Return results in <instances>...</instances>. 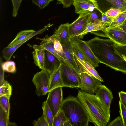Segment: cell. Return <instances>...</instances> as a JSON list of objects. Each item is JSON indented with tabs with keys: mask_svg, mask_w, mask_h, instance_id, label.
Listing matches in <instances>:
<instances>
[{
	"mask_svg": "<svg viewBox=\"0 0 126 126\" xmlns=\"http://www.w3.org/2000/svg\"><path fill=\"white\" fill-rule=\"evenodd\" d=\"M85 42L100 63L126 74V62L115 53L110 39L96 37Z\"/></svg>",
	"mask_w": 126,
	"mask_h": 126,
	"instance_id": "obj_1",
	"label": "cell"
},
{
	"mask_svg": "<svg viewBox=\"0 0 126 126\" xmlns=\"http://www.w3.org/2000/svg\"><path fill=\"white\" fill-rule=\"evenodd\" d=\"M82 103L89 117V122L96 126H105L110 117L99 99L94 94L79 90L77 97Z\"/></svg>",
	"mask_w": 126,
	"mask_h": 126,
	"instance_id": "obj_2",
	"label": "cell"
},
{
	"mask_svg": "<svg viewBox=\"0 0 126 126\" xmlns=\"http://www.w3.org/2000/svg\"><path fill=\"white\" fill-rule=\"evenodd\" d=\"M61 109L72 126H87L89 117L77 97L70 96L63 100Z\"/></svg>",
	"mask_w": 126,
	"mask_h": 126,
	"instance_id": "obj_3",
	"label": "cell"
},
{
	"mask_svg": "<svg viewBox=\"0 0 126 126\" xmlns=\"http://www.w3.org/2000/svg\"><path fill=\"white\" fill-rule=\"evenodd\" d=\"M60 71L63 87L79 88L80 79L79 74L76 71L63 62L61 63Z\"/></svg>",
	"mask_w": 126,
	"mask_h": 126,
	"instance_id": "obj_4",
	"label": "cell"
},
{
	"mask_svg": "<svg viewBox=\"0 0 126 126\" xmlns=\"http://www.w3.org/2000/svg\"><path fill=\"white\" fill-rule=\"evenodd\" d=\"M50 74L43 69L34 74L32 82L36 88V93L38 97L46 95L48 93Z\"/></svg>",
	"mask_w": 126,
	"mask_h": 126,
	"instance_id": "obj_5",
	"label": "cell"
},
{
	"mask_svg": "<svg viewBox=\"0 0 126 126\" xmlns=\"http://www.w3.org/2000/svg\"><path fill=\"white\" fill-rule=\"evenodd\" d=\"M91 12L84 13L79 14L78 18L69 26V32L71 39L75 37H79L86 29L90 23Z\"/></svg>",
	"mask_w": 126,
	"mask_h": 126,
	"instance_id": "obj_6",
	"label": "cell"
},
{
	"mask_svg": "<svg viewBox=\"0 0 126 126\" xmlns=\"http://www.w3.org/2000/svg\"><path fill=\"white\" fill-rule=\"evenodd\" d=\"M63 98L62 87L56 88L48 92L46 102L51 110L54 117L61 109Z\"/></svg>",
	"mask_w": 126,
	"mask_h": 126,
	"instance_id": "obj_7",
	"label": "cell"
},
{
	"mask_svg": "<svg viewBox=\"0 0 126 126\" xmlns=\"http://www.w3.org/2000/svg\"><path fill=\"white\" fill-rule=\"evenodd\" d=\"M81 83L79 88L90 94H94L102 85L101 82L95 77L81 72L79 74Z\"/></svg>",
	"mask_w": 126,
	"mask_h": 126,
	"instance_id": "obj_8",
	"label": "cell"
},
{
	"mask_svg": "<svg viewBox=\"0 0 126 126\" xmlns=\"http://www.w3.org/2000/svg\"><path fill=\"white\" fill-rule=\"evenodd\" d=\"M103 32V37L110 39L115 44L126 45V32L119 26L110 28L107 27Z\"/></svg>",
	"mask_w": 126,
	"mask_h": 126,
	"instance_id": "obj_9",
	"label": "cell"
},
{
	"mask_svg": "<svg viewBox=\"0 0 126 126\" xmlns=\"http://www.w3.org/2000/svg\"><path fill=\"white\" fill-rule=\"evenodd\" d=\"M71 40L75 42L79 47L85 57L86 61L91 64L94 68L99 66V62L94 56L88 45L78 36L75 37Z\"/></svg>",
	"mask_w": 126,
	"mask_h": 126,
	"instance_id": "obj_10",
	"label": "cell"
},
{
	"mask_svg": "<svg viewBox=\"0 0 126 126\" xmlns=\"http://www.w3.org/2000/svg\"><path fill=\"white\" fill-rule=\"evenodd\" d=\"M95 93L108 112L110 113V105L113 98L112 92L106 86L102 85Z\"/></svg>",
	"mask_w": 126,
	"mask_h": 126,
	"instance_id": "obj_11",
	"label": "cell"
},
{
	"mask_svg": "<svg viewBox=\"0 0 126 126\" xmlns=\"http://www.w3.org/2000/svg\"><path fill=\"white\" fill-rule=\"evenodd\" d=\"M44 69L48 71L50 75L60 65L62 61L57 57L46 50H45Z\"/></svg>",
	"mask_w": 126,
	"mask_h": 126,
	"instance_id": "obj_12",
	"label": "cell"
},
{
	"mask_svg": "<svg viewBox=\"0 0 126 126\" xmlns=\"http://www.w3.org/2000/svg\"><path fill=\"white\" fill-rule=\"evenodd\" d=\"M74 56L80 73H85L91 76L94 77L102 82H103V79L91 64L86 61L82 60L76 56Z\"/></svg>",
	"mask_w": 126,
	"mask_h": 126,
	"instance_id": "obj_13",
	"label": "cell"
},
{
	"mask_svg": "<svg viewBox=\"0 0 126 126\" xmlns=\"http://www.w3.org/2000/svg\"><path fill=\"white\" fill-rule=\"evenodd\" d=\"M69 25L68 23L61 24L55 31L53 35L50 37L57 39L61 44L70 41L71 38L69 32Z\"/></svg>",
	"mask_w": 126,
	"mask_h": 126,
	"instance_id": "obj_14",
	"label": "cell"
},
{
	"mask_svg": "<svg viewBox=\"0 0 126 126\" xmlns=\"http://www.w3.org/2000/svg\"><path fill=\"white\" fill-rule=\"evenodd\" d=\"M73 4L75 8V13L80 14L86 12H91L97 9L94 3L90 0H74Z\"/></svg>",
	"mask_w": 126,
	"mask_h": 126,
	"instance_id": "obj_15",
	"label": "cell"
},
{
	"mask_svg": "<svg viewBox=\"0 0 126 126\" xmlns=\"http://www.w3.org/2000/svg\"><path fill=\"white\" fill-rule=\"evenodd\" d=\"M61 44L67 64L79 74L80 73V71L73 53L70 40L66 43Z\"/></svg>",
	"mask_w": 126,
	"mask_h": 126,
	"instance_id": "obj_16",
	"label": "cell"
},
{
	"mask_svg": "<svg viewBox=\"0 0 126 126\" xmlns=\"http://www.w3.org/2000/svg\"><path fill=\"white\" fill-rule=\"evenodd\" d=\"M45 31L44 28L34 33L28 38L19 43L10 47H6L2 51V57L7 61L9 60L15 52L22 45L32 37L36 35L41 33Z\"/></svg>",
	"mask_w": 126,
	"mask_h": 126,
	"instance_id": "obj_17",
	"label": "cell"
},
{
	"mask_svg": "<svg viewBox=\"0 0 126 126\" xmlns=\"http://www.w3.org/2000/svg\"><path fill=\"white\" fill-rule=\"evenodd\" d=\"M39 39L42 41L39 45H33L32 47L34 49L47 50L55 55L62 61L67 64L66 61L60 57L56 53L54 48L53 44L51 41L48 39L46 36L44 38H39Z\"/></svg>",
	"mask_w": 126,
	"mask_h": 126,
	"instance_id": "obj_18",
	"label": "cell"
},
{
	"mask_svg": "<svg viewBox=\"0 0 126 126\" xmlns=\"http://www.w3.org/2000/svg\"><path fill=\"white\" fill-rule=\"evenodd\" d=\"M108 26L107 24L103 23L100 19L93 23L90 22L88 23L86 29L79 37H82L89 32L92 33L99 31H102L103 32Z\"/></svg>",
	"mask_w": 126,
	"mask_h": 126,
	"instance_id": "obj_19",
	"label": "cell"
},
{
	"mask_svg": "<svg viewBox=\"0 0 126 126\" xmlns=\"http://www.w3.org/2000/svg\"><path fill=\"white\" fill-rule=\"evenodd\" d=\"M61 64L59 67L50 75L48 92L56 88L63 87L61 76Z\"/></svg>",
	"mask_w": 126,
	"mask_h": 126,
	"instance_id": "obj_20",
	"label": "cell"
},
{
	"mask_svg": "<svg viewBox=\"0 0 126 126\" xmlns=\"http://www.w3.org/2000/svg\"><path fill=\"white\" fill-rule=\"evenodd\" d=\"M36 32L33 30L21 31L17 34L12 41L8 44L7 47H10L19 43L26 39Z\"/></svg>",
	"mask_w": 126,
	"mask_h": 126,
	"instance_id": "obj_21",
	"label": "cell"
},
{
	"mask_svg": "<svg viewBox=\"0 0 126 126\" xmlns=\"http://www.w3.org/2000/svg\"><path fill=\"white\" fill-rule=\"evenodd\" d=\"M34 63L41 70L44 69L45 50L35 49L32 52Z\"/></svg>",
	"mask_w": 126,
	"mask_h": 126,
	"instance_id": "obj_22",
	"label": "cell"
},
{
	"mask_svg": "<svg viewBox=\"0 0 126 126\" xmlns=\"http://www.w3.org/2000/svg\"><path fill=\"white\" fill-rule=\"evenodd\" d=\"M46 36L53 43L54 49L57 54L66 62L62 45L60 41L57 39L48 37L47 35Z\"/></svg>",
	"mask_w": 126,
	"mask_h": 126,
	"instance_id": "obj_23",
	"label": "cell"
},
{
	"mask_svg": "<svg viewBox=\"0 0 126 126\" xmlns=\"http://www.w3.org/2000/svg\"><path fill=\"white\" fill-rule=\"evenodd\" d=\"M42 107L43 113L45 116L49 126H52L54 116L51 110L46 101L43 102Z\"/></svg>",
	"mask_w": 126,
	"mask_h": 126,
	"instance_id": "obj_24",
	"label": "cell"
},
{
	"mask_svg": "<svg viewBox=\"0 0 126 126\" xmlns=\"http://www.w3.org/2000/svg\"><path fill=\"white\" fill-rule=\"evenodd\" d=\"M67 120L63 111L60 109L54 117L52 126H63L64 123Z\"/></svg>",
	"mask_w": 126,
	"mask_h": 126,
	"instance_id": "obj_25",
	"label": "cell"
},
{
	"mask_svg": "<svg viewBox=\"0 0 126 126\" xmlns=\"http://www.w3.org/2000/svg\"><path fill=\"white\" fill-rule=\"evenodd\" d=\"M12 90L11 86L7 81L5 80L3 85L0 86V97L4 96L10 99Z\"/></svg>",
	"mask_w": 126,
	"mask_h": 126,
	"instance_id": "obj_26",
	"label": "cell"
},
{
	"mask_svg": "<svg viewBox=\"0 0 126 126\" xmlns=\"http://www.w3.org/2000/svg\"><path fill=\"white\" fill-rule=\"evenodd\" d=\"M0 66L4 71L14 73L16 71V64L13 61L8 60L0 63Z\"/></svg>",
	"mask_w": 126,
	"mask_h": 126,
	"instance_id": "obj_27",
	"label": "cell"
},
{
	"mask_svg": "<svg viewBox=\"0 0 126 126\" xmlns=\"http://www.w3.org/2000/svg\"><path fill=\"white\" fill-rule=\"evenodd\" d=\"M126 19V12H123L114 18L108 27L110 28L122 25Z\"/></svg>",
	"mask_w": 126,
	"mask_h": 126,
	"instance_id": "obj_28",
	"label": "cell"
},
{
	"mask_svg": "<svg viewBox=\"0 0 126 126\" xmlns=\"http://www.w3.org/2000/svg\"><path fill=\"white\" fill-rule=\"evenodd\" d=\"M113 46L115 53L126 62V45H120L114 43Z\"/></svg>",
	"mask_w": 126,
	"mask_h": 126,
	"instance_id": "obj_29",
	"label": "cell"
},
{
	"mask_svg": "<svg viewBox=\"0 0 126 126\" xmlns=\"http://www.w3.org/2000/svg\"><path fill=\"white\" fill-rule=\"evenodd\" d=\"M70 43L74 56L77 57L82 60L86 61L85 58L77 44L71 39Z\"/></svg>",
	"mask_w": 126,
	"mask_h": 126,
	"instance_id": "obj_30",
	"label": "cell"
},
{
	"mask_svg": "<svg viewBox=\"0 0 126 126\" xmlns=\"http://www.w3.org/2000/svg\"><path fill=\"white\" fill-rule=\"evenodd\" d=\"M9 99L4 96L0 97V107L9 116L10 110Z\"/></svg>",
	"mask_w": 126,
	"mask_h": 126,
	"instance_id": "obj_31",
	"label": "cell"
},
{
	"mask_svg": "<svg viewBox=\"0 0 126 126\" xmlns=\"http://www.w3.org/2000/svg\"><path fill=\"white\" fill-rule=\"evenodd\" d=\"M9 122V116L0 107V126H8Z\"/></svg>",
	"mask_w": 126,
	"mask_h": 126,
	"instance_id": "obj_32",
	"label": "cell"
},
{
	"mask_svg": "<svg viewBox=\"0 0 126 126\" xmlns=\"http://www.w3.org/2000/svg\"><path fill=\"white\" fill-rule=\"evenodd\" d=\"M119 106V113L123 121V126H126V106L120 100Z\"/></svg>",
	"mask_w": 126,
	"mask_h": 126,
	"instance_id": "obj_33",
	"label": "cell"
},
{
	"mask_svg": "<svg viewBox=\"0 0 126 126\" xmlns=\"http://www.w3.org/2000/svg\"><path fill=\"white\" fill-rule=\"evenodd\" d=\"M113 7L122 12H126V2L123 0H114L111 4Z\"/></svg>",
	"mask_w": 126,
	"mask_h": 126,
	"instance_id": "obj_34",
	"label": "cell"
},
{
	"mask_svg": "<svg viewBox=\"0 0 126 126\" xmlns=\"http://www.w3.org/2000/svg\"><path fill=\"white\" fill-rule=\"evenodd\" d=\"M123 12L118 9L112 7L107 10L104 13L107 16L114 19Z\"/></svg>",
	"mask_w": 126,
	"mask_h": 126,
	"instance_id": "obj_35",
	"label": "cell"
},
{
	"mask_svg": "<svg viewBox=\"0 0 126 126\" xmlns=\"http://www.w3.org/2000/svg\"><path fill=\"white\" fill-rule=\"evenodd\" d=\"M34 126H49V124L44 114L37 120H34L33 123Z\"/></svg>",
	"mask_w": 126,
	"mask_h": 126,
	"instance_id": "obj_36",
	"label": "cell"
},
{
	"mask_svg": "<svg viewBox=\"0 0 126 126\" xmlns=\"http://www.w3.org/2000/svg\"><path fill=\"white\" fill-rule=\"evenodd\" d=\"M22 0H11L13 7L12 16L13 17H15L17 16L18 9Z\"/></svg>",
	"mask_w": 126,
	"mask_h": 126,
	"instance_id": "obj_37",
	"label": "cell"
},
{
	"mask_svg": "<svg viewBox=\"0 0 126 126\" xmlns=\"http://www.w3.org/2000/svg\"><path fill=\"white\" fill-rule=\"evenodd\" d=\"M53 0H32L33 3L37 5L40 9H42L47 6L49 3Z\"/></svg>",
	"mask_w": 126,
	"mask_h": 126,
	"instance_id": "obj_38",
	"label": "cell"
},
{
	"mask_svg": "<svg viewBox=\"0 0 126 126\" xmlns=\"http://www.w3.org/2000/svg\"><path fill=\"white\" fill-rule=\"evenodd\" d=\"M99 11L101 14V17L100 20L103 23L107 24L108 26H109L112 22L113 19L107 16L101 10H100Z\"/></svg>",
	"mask_w": 126,
	"mask_h": 126,
	"instance_id": "obj_39",
	"label": "cell"
},
{
	"mask_svg": "<svg viewBox=\"0 0 126 126\" xmlns=\"http://www.w3.org/2000/svg\"><path fill=\"white\" fill-rule=\"evenodd\" d=\"M108 126H123L121 117L119 116L109 123Z\"/></svg>",
	"mask_w": 126,
	"mask_h": 126,
	"instance_id": "obj_40",
	"label": "cell"
},
{
	"mask_svg": "<svg viewBox=\"0 0 126 126\" xmlns=\"http://www.w3.org/2000/svg\"><path fill=\"white\" fill-rule=\"evenodd\" d=\"M58 3L62 4L64 8L69 7L72 4L73 1L72 0H57Z\"/></svg>",
	"mask_w": 126,
	"mask_h": 126,
	"instance_id": "obj_41",
	"label": "cell"
},
{
	"mask_svg": "<svg viewBox=\"0 0 126 126\" xmlns=\"http://www.w3.org/2000/svg\"><path fill=\"white\" fill-rule=\"evenodd\" d=\"M99 19H100L97 12L93 11L91 13L90 22L93 23Z\"/></svg>",
	"mask_w": 126,
	"mask_h": 126,
	"instance_id": "obj_42",
	"label": "cell"
},
{
	"mask_svg": "<svg viewBox=\"0 0 126 126\" xmlns=\"http://www.w3.org/2000/svg\"><path fill=\"white\" fill-rule=\"evenodd\" d=\"M120 100L126 106V92L121 91L118 94Z\"/></svg>",
	"mask_w": 126,
	"mask_h": 126,
	"instance_id": "obj_43",
	"label": "cell"
},
{
	"mask_svg": "<svg viewBox=\"0 0 126 126\" xmlns=\"http://www.w3.org/2000/svg\"><path fill=\"white\" fill-rule=\"evenodd\" d=\"M4 71L2 69L0 66V86L3 85L4 83Z\"/></svg>",
	"mask_w": 126,
	"mask_h": 126,
	"instance_id": "obj_44",
	"label": "cell"
},
{
	"mask_svg": "<svg viewBox=\"0 0 126 126\" xmlns=\"http://www.w3.org/2000/svg\"><path fill=\"white\" fill-rule=\"evenodd\" d=\"M118 26L126 32V23H123L122 25Z\"/></svg>",
	"mask_w": 126,
	"mask_h": 126,
	"instance_id": "obj_45",
	"label": "cell"
},
{
	"mask_svg": "<svg viewBox=\"0 0 126 126\" xmlns=\"http://www.w3.org/2000/svg\"><path fill=\"white\" fill-rule=\"evenodd\" d=\"M73 1L74 0H72ZM91 0L94 4L95 6L97 8V10H99L100 9V8H99V6L98 4V3L97 1L96 0Z\"/></svg>",
	"mask_w": 126,
	"mask_h": 126,
	"instance_id": "obj_46",
	"label": "cell"
},
{
	"mask_svg": "<svg viewBox=\"0 0 126 126\" xmlns=\"http://www.w3.org/2000/svg\"><path fill=\"white\" fill-rule=\"evenodd\" d=\"M63 126H72L69 122L68 120L64 123Z\"/></svg>",
	"mask_w": 126,
	"mask_h": 126,
	"instance_id": "obj_47",
	"label": "cell"
},
{
	"mask_svg": "<svg viewBox=\"0 0 126 126\" xmlns=\"http://www.w3.org/2000/svg\"><path fill=\"white\" fill-rule=\"evenodd\" d=\"M17 126L16 124L14 123H11L9 122L8 126Z\"/></svg>",
	"mask_w": 126,
	"mask_h": 126,
	"instance_id": "obj_48",
	"label": "cell"
},
{
	"mask_svg": "<svg viewBox=\"0 0 126 126\" xmlns=\"http://www.w3.org/2000/svg\"><path fill=\"white\" fill-rule=\"evenodd\" d=\"M111 4L114 0H105ZM124 1V0H123Z\"/></svg>",
	"mask_w": 126,
	"mask_h": 126,
	"instance_id": "obj_49",
	"label": "cell"
},
{
	"mask_svg": "<svg viewBox=\"0 0 126 126\" xmlns=\"http://www.w3.org/2000/svg\"><path fill=\"white\" fill-rule=\"evenodd\" d=\"M124 23H126V19L125 20V21H124Z\"/></svg>",
	"mask_w": 126,
	"mask_h": 126,
	"instance_id": "obj_50",
	"label": "cell"
},
{
	"mask_svg": "<svg viewBox=\"0 0 126 126\" xmlns=\"http://www.w3.org/2000/svg\"><path fill=\"white\" fill-rule=\"evenodd\" d=\"M124 1L126 2V0H124Z\"/></svg>",
	"mask_w": 126,
	"mask_h": 126,
	"instance_id": "obj_51",
	"label": "cell"
}]
</instances>
